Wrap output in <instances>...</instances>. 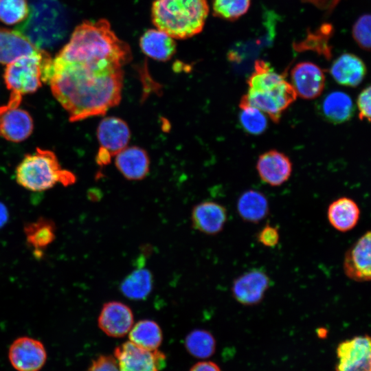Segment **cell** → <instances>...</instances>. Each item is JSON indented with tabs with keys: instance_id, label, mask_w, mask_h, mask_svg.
I'll return each instance as SVG.
<instances>
[{
	"instance_id": "obj_1",
	"label": "cell",
	"mask_w": 371,
	"mask_h": 371,
	"mask_svg": "<svg viewBox=\"0 0 371 371\" xmlns=\"http://www.w3.org/2000/svg\"><path fill=\"white\" fill-rule=\"evenodd\" d=\"M122 69L96 70L76 63L52 62L49 81L54 96L71 122L104 115L122 98Z\"/></svg>"
},
{
	"instance_id": "obj_2",
	"label": "cell",
	"mask_w": 371,
	"mask_h": 371,
	"mask_svg": "<svg viewBox=\"0 0 371 371\" xmlns=\"http://www.w3.org/2000/svg\"><path fill=\"white\" fill-rule=\"evenodd\" d=\"M129 45L120 39L104 19L78 25L56 60L76 63L96 70L122 69L131 59Z\"/></svg>"
},
{
	"instance_id": "obj_3",
	"label": "cell",
	"mask_w": 371,
	"mask_h": 371,
	"mask_svg": "<svg viewBox=\"0 0 371 371\" xmlns=\"http://www.w3.org/2000/svg\"><path fill=\"white\" fill-rule=\"evenodd\" d=\"M247 80L248 91L239 107L254 106L278 123L282 113L295 100L297 94L283 75L278 74L262 60H257Z\"/></svg>"
},
{
	"instance_id": "obj_4",
	"label": "cell",
	"mask_w": 371,
	"mask_h": 371,
	"mask_svg": "<svg viewBox=\"0 0 371 371\" xmlns=\"http://www.w3.org/2000/svg\"><path fill=\"white\" fill-rule=\"evenodd\" d=\"M208 13L207 0H155L151 10L155 27L178 39L201 32Z\"/></svg>"
},
{
	"instance_id": "obj_5",
	"label": "cell",
	"mask_w": 371,
	"mask_h": 371,
	"mask_svg": "<svg viewBox=\"0 0 371 371\" xmlns=\"http://www.w3.org/2000/svg\"><path fill=\"white\" fill-rule=\"evenodd\" d=\"M15 175L20 186L33 192L48 190L57 183L70 186L76 179L73 172L62 168L54 153L39 148L24 157Z\"/></svg>"
},
{
	"instance_id": "obj_6",
	"label": "cell",
	"mask_w": 371,
	"mask_h": 371,
	"mask_svg": "<svg viewBox=\"0 0 371 371\" xmlns=\"http://www.w3.org/2000/svg\"><path fill=\"white\" fill-rule=\"evenodd\" d=\"M16 29L37 48L52 47L67 34L65 12L58 0H34L28 17Z\"/></svg>"
},
{
	"instance_id": "obj_7",
	"label": "cell",
	"mask_w": 371,
	"mask_h": 371,
	"mask_svg": "<svg viewBox=\"0 0 371 371\" xmlns=\"http://www.w3.org/2000/svg\"><path fill=\"white\" fill-rule=\"evenodd\" d=\"M45 51L23 56L8 64L3 74L7 88L12 94L19 96L32 93L42 85V70L46 60L50 58Z\"/></svg>"
},
{
	"instance_id": "obj_8",
	"label": "cell",
	"mask_w": 371,
	"mask_h": 371,
	"mask_svg": "<svg viewBox=\"0 0 371 371\" xmlns=\"http://www.w3.org/2000/svg\"><path fill=\"white\" fill-rule=\"evenodd\" d=\"M114 357L120 371H159L166 364L163 352L144 350L130 341L115 349Z\"/></svg>"
},
{
	"instance_id": "obj_9",
	"label": "cell",
	"mask_w": 371,
	"mask_h": 371,
	"mask_svg": "<svg viewBox=\"0 0 371 371\" xmlns=\"http://www.w3.org/2000/svg\"><path fill=\"white\" fill-rule=\"evenodd\" d=\"M21 100V97L11 95L8 103L0 106V136L12 142L26 139L34 127L30 113L19 108Z\"/></svg>"
},
{
	"instance_id": "obj_10",
	"label": "cell",
	"mask_w": 371,
	"mask_h": 371,
	"mask_svg": "<svg viewBox=\"0 0 371 371\" xmlns=\"http://www.w3.org/2000/svg\"><path fill=\"white\" fill-rule=\"evenodd\" d=\"M335 371H371V344L368 335L341 342L337 348Z\"/></svg>"
},
{
	"instance_id": "obj_11",
	"label": "cell",
	"mask_w": 371,
	"mask_h": 371,
	"mask_svg": "<svg viewBox=\"0 0 371 371\" xmlns=\"http://www.w3.org/2000/svg\"><path fill=\"white\" fill-rule=\"evenodd\" d=\"M8 358L17 371H38L45 363L47 352L40 341L29 337H20L10 345Z\"/></svg>"
},
{
	"instance_id": "obj_12",
	"label": "cell",
	"mask_w": 371,
	"mask_h": 371,
	"mask_svg": "<svg viewBox=\"0 0 371 371\" xmlns=\"http://www.w3.org/2000/svg\"><path fill=\"white\" fill-rule=\"evenodd\" d=\"M270 284V278L264 271L253 269L234 279L231 291L238 303L254 306L262 301Z\"/></svg>"
},
{
	"instance_id": "obj_13",
	"label": "cell",
	"mask_w": 371,
	"mask_h": 371,
	"mask_svg": "<svg viewBox=\"0 0 371 371\" xmlns=\"http://www.w3.org/2000/svg\"><path fill=\"white\" fill-rule=\"evenodd\" d=\"M370 231L364 233L346 251L343 269L345 275L356 282L371 279Z\"/></svg>"
},
{
	"instance_id": "obj_14",
	"label": "cell",
	"mask_w": 371,
	"mask_h": 371,
	"mask_svg": "<svg viewBox=\"0 0 371 371\" xmlns=\"http://www.w3.org/2000/svg\"><path fill=\"white\" fill-rule=\"evenodd\" d=\"M134 324L131 308L120 301H110L103 304L98 318L100 329L112 337L127 335Z\"/></svg>"
},
{
	"instance_id": "obj_15",
	"label": "cell",
	"mask_w": 371,
	"mask_h": 371,
	"mask_svg": "<svg viewBox=\"0 0 371 371\" xmlns=\"http://www.w3.org/2000/svg\"><path fill=\"white\" fill-rule=\"evenodd\" d=\"M291 80L297 95L306 100L317 98L325 86L324 71L319 66L310 62L295 65L291 71Z\"/></svg>"
},
{
	"instance_id": "obj_16",
	"label": "cell",
	"mask_w": 371,
	"mask_h": 371,
	"mask_svg": "<svg viewBox=\"0 0 371 371\" xmlns=\"http://www.w3.org/2000/svg\"><path fill=\"white\" fill-rule=\"evenodd\" d=\"M97 138L100 148L113 157L127 147L131 139V131L122 119L115 116L106 117L98 124Z\"/></svg>"
},
{
	"instance_id": "obj_17",
	"label": "cell",
	"mask_w": 371,
	"mask_h": 371,
	"mask_svg": "<svg viewBox=\"0 0 371 371\" xmlns=\"http://www.w3.org/2000/svg\"><path fill=\"white\" fill-rule=\"evenodd\" d=\"M256 169L262 181L271 186H279L290 177L292 164L285 154L270 150L259 156Z\"/></svg>"
},
{
	"instance_id": "obj_18",
	"label": "cell",
	"mask_w": 371,
	"mask_h": 371,
	"mask_svg": "<svg viewBox=\"0 0 371 371\" xmlns=\"http://www.w3.org/2000/svg\"><path fill=\"white\" fill-rule=\"evenodd\" d=\"M190 218L194 229L205 234L216 235L223 229L227 212L226 208L218 203L203 201L193 207Z\"/></svg>"
},
{
	"instance_id": "obj_19",
	"label": "cell",
	"mask_w": 371,
	"mask_h": 371,
	"mask_svg": "<svg viewBox=\"0 0 371 371\" xmlns=\"http://www.w3.org/2000/svg\"><path fill=\"white\" fill-rule=\"evenodd\" d=\"M115 165L126 179L139 181L149 172L150 158L146 150L132 146L126 147L115 155Z\"/></svg>"
},
{
	"instance_id": "obj_20",
	"label": "cell",
	"mask_w": 371,
	"mask_h": 371,
	"mask_svg": "<svg viewBox=\"0 0 371 371\" xmlns=\"http://www.w3.org/2000/svg\"><path fill=\"white\" fill-rule=\"evenodd\" d=\"M330 73L337 83L355 87L363 80L366 74V67L356 55L344 54L333 63Z\"/></svg>"
},
{
	"instance_id": "obj_21",
	"label": "cell",
	"mask_w": 371,
	"mask_h": 371,
	"mask_svg": "<svg viewBox=\"0 0 371 371\" xmlns=\"http://www.w3.org/2000/svg\"><path fill=\"white\" fill-rule=\"evenodd\" d=\"M38 49L19 31L0 27L1 64H9Z\"/></svg>"
},
{
	"instance_id": "obj_22",
	"label": "cell",
	"mask_w": 371,
	"mask_h": 371,
	"mask_svg": "<svg viewBox=\"0 0 371 371\" xmlns=\"http://www.w3.org/2000/svg\"><path fill=\"white\" fill-rule=\"evenodd\" d=\"M327 217L333 228L341 232H346L357 225L360 217V210L354 200L344 196L329 205Z\"/></svg>"
},
{
	"instance_id": "obj_23",
	"label": "cell",
	"mask_w": 371,
	"mask_h": 371,
	"mask_svg": "<svg viewBox=\"0 0 371 371\" xmlns=\"http://www.w3.org/2000/svg\"><path fill=\"white\" fill-rule=\"evenodd\" d=\"M139 46L146 56L158 61H167L176 52L174 38L158 29L145 32L140 38Z\"/></svg>"
},
{
	"instance_id": "obj_24",
	"label": "cell",
	"mask_w": 371,
	"mask_h": 371,
	"mask_svg": "<svg viewBox=\"0 0 371 371\" xmlns=\"http://www.w3.org/2000/svg\"><path fill=\"white\" fill-rule=\"evenodd\" d=\"M355 109L351 98L340 91L326 95L322 101L320 108L323 117L333 124L348 121L352 117Z\"/></svg>"
},
{
	"instance_id": "obj_25",
	"label": "cell",
	"mask_w": 371,
	"mask_h": 371,
	"mask_svg": "<svg viewBox=\"0 0 371 371\" xmlns=\"http://www.w3.org/2000/svg\"><path fill=\"white\" fill-rule=\"evenodd\" d=\"M240 217L246 222L258 223L265 219L269 212V202L264 194L249 190L240 194L236 204Z\"/></svg>"
},
{
	"instance_id": "obj_26",
	"label": "cell",
	"mask_w": 371,
	"mask_h": 371,
	"mask_svg": "<svg viewBox=\"0 0 371 371\" xmlns=\"http://www.w3.org/2000/svg\"><path fill=\"white\" fill-rule=\"evenodd\" d=\"M153 278L151 272L145 268H139L124 278L120 285V292L131 300H145L152 291Z\"/></svg>"
},
{
	"instance_id": "obj_27",
	"label": "cell",
	"mask_w": 371,
	"mask_h": 371,
	"mask_svg": "<svg viewBox=\"0 0 371 371\" xmlns=\"http://www.w3.org/2000/svg\"><path fill=\"white\" fill-rule=\"evenodd\" d=\"M128 334L130 341L149 351L157 350L163 339L159 325L150 319L138 321L133 324Z\"/></svg>"
},
{
	"instance_id": "obj_28",
	"label": "cell",
	"mask_w": 371,
	"mask_h": 371,
	"mask_svg": "<svg viewBox=\"0 0 371 371\" xmlns=\"http://www.w3.org/2000/svg\"><path fill=\"white\" fill-rule=\"evenodd\" d=\"M24 233L27 243L35 253L41 255L42 251L54 241L56 226L52 220L41 217L27 223L24 226Z\"/></svg>"
},
{
	"instance_id": "obj_29",
	"label": "cell",
	"mask_w": 371,
	"mask_h": 371,
	"mask_svg": "<svg viewBox=\"0 0 371 371\" xmlns=\"http://www.w3.org/2000/svg\"><path fill=\"white\" fill-rule=\"evenodd\" d=\"M185 348L193 357L207 359L214 355L216 350V340L212 334L204 329H194L185 338Z\"/></svg>"
},
{
	"instance_id": "obj_30",
	"label": "cell",
	"mask_w": 371,
	"mask_h": 371,
	"mask_svg": "<svg viewBox=\"0 0 371 371\" xmlns=\"http://www.w3.org/2000/svg\"><path fill=\"white\" fill-rule=\"evenodd\" d=\"M29 14L30 7L26 0H0V21L7 25L21 23Z\"/></svg>"
},
{
	"instance_id": "obj_31",
	"label": "cell",
	"mask_w": 371,
	"mask_h": 371,
	"mask_svg": "<svg viewBox=\"0 0 371 371\" xmlns=\"http://www.w3.org/2000/svg\"><path fill=\"white\" fill-rule=\"evenodd\" d=\"M240 108L241 109L239 115L240 124L246 132L257 135L265 131L268 122L262 111L251 106Z\"/></svg>"
},
{
	"instance_id": "obj_32",
	"label": "cell",
	"mask_w": 371,
	"mask_h": 371,
	"mask_svg": "<svg viewBox=\"0 0 371 371\" xmlns=\"http://www.w3.org/2000/svg\"><path fill=\"white\" fill-rule=\"evenodd\" d=\"M251 0H214L213 12L216 16L234 21L249 10Z\"/></svg>"
},
{
	"instance_id": "obj_33",
	"label": "cell",
	"mask_w": 371,
	"mask_h": 371,
	"mask_svg": "<svg viewBox=\"0 0 371 371\" xmlns=\"http://www.w3.org/2000/svg\"><path fill=\"white\" fill-rule=\"evenodd\" d=\"M370 16L363 14L355 22L352 28V36L356 43L364 50L370 49Z\"/></svg>"
},
{
	"instance_id": "obj_34",
	"label": "cell",
	"mask_w": 371,
	"mask_h": 371,
	"mask_svg": "<svg viewBox=\"0 0 371 371\" xmlns=\"http://www.w3.org/2000/svg\"><path fill=\"white\" fill-rule=\"evenodd\" d=\"M257 240L262 245L273 247L279 242L280 234L278 229L269 224H266L257 234Z\"/></svg>"
},
{
	"instance_id": "obj_35",
	"label": "cell",
	"mask_w": 371,
	"mask_h": 371,
	"mask_svg": "<svg viewBox=\"0 0 371 371\" xmlns=\"http://www.w3.org/2000/svg\"><path fill=\"white\" fill-rule=\"evenodd\" d=\"M87 371H120V369L114 357L100 355L92 361Z\"/></svg>"
},
{
	"instance_id": "obj_36",
	"label": "cell",
	"mask_w": 371,
	"mask_h": 371,
	"mask_svg": "<svg viewBox=\"0 0 371 371\" xmlns=\"http://www.w3.org/2000/svg\"><path fill=\"white\" fill-rule=\"evenodd\" d=\"M370 87L363 89L357 99V105L359 110V118L361 120L370 121Z\"/></svg>"
},
{
	"instance_id": "obj_37",
	"label": "cell",
	"mask_w": 371,
	"mask_h": 371,
	"mask_svg": "<svg viewBox=\"0 0 371 371\" xmlns=\"http://www.w3.org/2000/svg\"><path fill=\"white\" fill-rule=\"evenodd\" d=\"M190 371H221V369L212 361H201L194 365Z\"/></svg>"
},
{
	"instance_id": "obj_38",
	"label": "cell",
	"mask_w": 371,
	"mask_h": 371,
	"mask_svg": "<svg viewBox=\"0 0 371 371\" xmlns=\"http://www.w3.org/2000/svg\"><path fill=\"white\" fill-rule=\"evenodd\" d=\"M112 156L105 150L99 148L96 155V163L99 166H106L110 164Z\"/></svg>"
},
{
	"instance_id": "obj_39",
	"label": "cell",
	"mask_w": 371,
	"mask_h": 371,
	"mask_svg": "<svg viewBox=\"0 0 371 371\" xmlns=\"http://www.w3.org/2000/svg\"><path fill=\"white\" fill-rule=\"evenodd\" d=\"M8 219V212L5 205L0 202V227H1Z\"/></svg>"
}]
</instances>
